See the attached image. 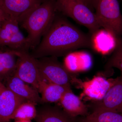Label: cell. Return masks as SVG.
I'll return each instance as SVG.
<instances>
[{
    "label": "cell",
    "mask_w": 122,
    "mask_h": 122,
    "mask_svg": "<svg viewBox=\"0 0 122 122\" xmlns=\"http://www.w3.org/2000/svg\"><path fill=\"white\" fill-rule=\"evenodd\" d=\"M91 47V35L85 33L56 14L50 28L30 54L36 59L58 57L66 56L78 49Z\"/></svg>",
    "instance_id": "obj_1"
},
{
    "label": "cell",
    "mask_w": 122,
    "mask_h": 122,
    "mask_svg": "<svg viewBox=\"0 0 122 122\" xmlns=\"http://www.w3.org/2000/svg\"><path fill=\"white\" fill-rule=\"evenodd\" d=\"M56 11L55 0H45L30 11L20 21L19 24L28 33L27 38L31 49L38 45L41 38L50 28Z\"/></svg>",
    "instance_id": "obj_2"
},
{
    "label": "cell",
    "mask_w": 122,
    "mask_h": 122,
    "mask_svg": "<svg viewBox=\"0 0 122 122\" xmlns=\"http://www.w3.org/2000/svg\"><path fill=\"white\" fill-rule=\"evenodd\" d=\"M95 14L100 27L116 38L122 36V15L118 0H95Z\"/></svg>",
    "instance_id": "obj_3"
},
{
    "label": "cell",
    "mask_w": 122,
    "mask_h": 122,
    "mask_svg": "<svg viewBox=\"0 0 122 122\" xmlns=\"http://www.w3.org/2000/svg\"><path fill=\"white\" fill-rule=\"evenodd\" d=\"M57 10L87 28L91 35L100 28L95 13L80 0H55Z\"/></svg>",
    "instance_id": "obj_4"
},
{
    "label": "cell",
    "mask_w": 122,
    "mask_h": 122,
    "mask_svg": "<svg viewBox=\"0 0 122 122\" xmlns=\"http://www.w3.org/2000/svg\"><path fill=\"white\" fill-rule=\"evenodd\" d=\"M37 59L39 73L42 80L58 85L70 86H76L79 80L75 73L70 72L54 56Z\"/></svg>",
    "instance_id": "obj_5"
},
{
    "label": "cell",
    "mask_w": 122,
    "mask_h": 122,
    "mask_svg": "<svg viewBox=\"0 0 122 122\" xmlns=\"http://www.w3.org/2000/svg\"><path fill=\"white\" fill-rule=\"evenodd\" d=\"M17 56L14 74L38 92L43 80L39 73L37 59L29 52H17Z\"/></svg>",
    "instance_id": "obj_6"
},
{
    "label": "cell",
    "mask_w": 122,
    "mask_h": 122,
    "mask_svg": "<svg viewBox=\"0 0 122 122\" xmlns=\"http://www.w3.org/2000/svg\"><path fill=\"white\" fill-rule=\"evenodd\" d=\"M92 105L93 111H108L122 113V73L115 79L103 98L94 102Z\"/></svg>",
    "instance_id": "obj_7"
},
{
    "label": "cell",
    "mask_w": 122,
    "mask_h": 122,
    "mask_svg": "<svg viewBox=\"0 0 122 122\" xmlns=\"http://www.w3.org/2000/svg\"><path fill=\"white\" fill-rule=\"evenodd\" d=\"M115 79H107L100 75L86 81L79 80L76 86L83 91V96L94 102L100 101L113 84Z\"/></svg>",
    "instance_id": "obj_8"
},
{
    "label": "cell",
    "mask_w": 122,
    "mask_h": 122,
    "mask_svg": "<svg viewBox=\"0 0 122 122\" xmlns=\"http://www.w3.org/2000/svg\"><path fill=\"white\" fill-rule=\"evenodd\" d=\"M5 87L16 95L36 104L42 103L38 91L14 74L5 82Z\"/></svg>",
    "instance_id": "obj_9"
},
{
    "label": "cell",
    "mask_w": 122,
    "mask_h": 122,
    "mask_svg": "<svg viewBox=\"0 0 122 122\" xmlns=\"http://www.w3.org/2000/svg\"><path fill=\"white\" fill-rule=\"evenodd\" d=\"M26 101L5 86L0 93V122H9L13 119L18 107Z\"/></svg>",
    "instance_id": "obj_10"
},
{
    "label": "cell",
    "mask_w": 122,
    "mask_h": 122,
    "mask_svg": "<svg viewBox=\"0 0 122 122\" xmlns=\"http://www.w3.org/2000/svg\"><path fill=\"white\" fill-rule=\"evenodd\" d=\"M5 11L19 23L30 11L42 2V0H0Z\"/></svg>",
    "instance_id": "obj_11"
},
{
    "label": "cell",
    "mask_w": 122,
    "mask_h": 122,
    "mask_svg": "<svg viewBox=\"0 0 122 122\" xmlns=\"http://www.w3.org/2000/svg\"><path fill=\"white\" fill-rule=\"evenodd\" d=\"M62 110L71 117L86 115L87 106L72 90L66 92L59 101Z\"/></svg>",
    "instance_id": "obj_12"
},
{
    "label": "cell",
    "mask_w": 122,
    "mask_h": 122,
    "mask_svg": "<svg viewBox=\"0 0 122 122\" xmlns=\"http://www.w3.org/2000/svg\"><path fill=\"white\" fill-rule=\"evenodd\" d=\"M36 122H76L58 107L45 105L37 110Z\"/></svg>",
    "instance_id": "obj_13"
},
{
    "label": "cell",
    "mask_w": 122,
    "mask_h": 122,
    "mask_svg": "<svg viewBox=\"0 0 122 122\" xmlns=\"http://www.w3.org/2000/svg\"><path fill=\"white\" fill-rule=\"evenodd\" d=\"M72 90L70 86H65L42 81L38 92L41 95L42 103L59 102L66 92Z\"/></svg>",
    "instance_id": "obj_14"
},
{
    "label": "cell",
    "mask_w": 122,
    "mask_h": 122,
    "mask_svg": "<svg viewBox=\"0 0 122 122\" xmlns=\"http://www.w3.org/2000/svg\"><path fill=\"white\" fill-rule=\"evenodd\" d=\"M92 47L104 54L113 51L116 45V38L105 30H98L91 35Z\"/></svg>",
    "instance_id": "obj_15"
},
{
    "label": "cell",
    "mask_w": 122,
    "mask_h": 122,
    "mask_svg": "<svg viewBox=\"0 0 122 122\" xmlns=\"http://www.w3.org/2000/svg\"><path fill=\"white\" fill-rule=\"evenodd\" d=\"M17 57V52L0 51V81L2 83L15 73Z\"/></svg>",
    "instance_id": "obj_16"
},
{
    "label": "cell",
    "mask_w": 122,
    "mask_h": 122,
    "mask_svg": "<svg viewBox=\"0 0 122 122\" xmlns=\"http://www.w3.org/2000/svg\"><path fill=\"white\" fill-rule=\"evenodd\" d=\"M19 24L17 19L11 16L4 21L0 30V50L6 48L10 41L20 30Z\"/></svg>",
    "instance_id": "obj_17"
},
{
    "label": "cell",
    "mask_w": 122,
    "mask_h": 122,
    "mask_svg": "<svg viewBox=\"0 0 122 122\" xmlns=\"http://www.w3.org/2000/svg\"><path fill=\"white\" fill-rule=\"evenodd\" d=\"M80 122H122V113L108 111H93Z\"/></svg>",
    "instance_id": "obj_18"
},
{
    "label": "cell",
    "mask_w": 122,
    "mask_h": 122,
    "mask_svg": "<svg viewBox=\"0 0 122 122\" xmlns=\"http://www.w3.org/2000/svg\"><path fill=\"white\" fill-rule=\"evenodd\" d=\"M118 69L122 73V37L116 38V45L112 55L107 61L104 72L105 75L113 73V68Z\"/></svg>",
    "instance_id": "obj_19"
},
{
    "label": "cell",
    "mask_w": 122,
    "mask_h": 122,
    "mask_svg": "<svg viewBox=\"0 0 122 122\" xmlns=\"http://www.w3.org/2000/svg\"><path fill=\"white\" fill-rule=\"evenodd\" d=\"M36 105L34 103L29 101L22 103L15 112L13 119L15 120L23 119L31 120L35 119L37 114Z\"/></svg>",
    "instance_id": "obj_20"
},
{
    "label": "cell",
    "mask_w": 122,
    "mask_h": 122,
    "mask_svg": "<svg viewBox=\"0 0 122 122\" xmlns=\"http://www.w3.org/2000/svg\"><path fill=\"white\" fill-rule=\"evenodd\" d=\"M9 16L5 11L0 1V20H5Z\"/></svg>",
    "instance_id": "obj_21"
},
{
    "label": "cell",
    "mask_w": 122,
    "mask_h": 122,
    "mask_svg": "<svg viewBox=\"0 0 122 122\" xmlns=\"http://www.w3.org/2000/svg\"><path fill=\"white\" fill-rule=\"evenodd\" d=\"M86 5L92 11H94L95 0H80Z\"/></svg>",
    "instance_id": "obj_22"
},
{
    "label": "cell",
    "mask_w": 122,
    "mask_h": 122,
    "mask_svg": "<svg viewBox=\"0 0 122 122\" xmlns=\"http://www.w3.org/2000/svg\"><path fill=\"white\" fill-rule=\"evenodd\" d=\"M5 86L2 82L0 81V93L1 92L2 90L5 88Z\"/></svg>",
    "instance_id": "obj_23"
},
{
    "label": "cell",
    "mask_w": 122,
    "mask_h": 122,
    "mask_svg": "<svg viewBox=\"0 0 122 122\" xmlns=\"http://www.w3.org/2000/svg\"><path fill=\"white\" fill-rule=\"evenodd\" d=\"M31 122V120H15V122Z\"/></svg>",
    "instance_id": "obj_24"
},
{
    "label": "cell",
    "mask_w": 122,
    "mask_h": 122,
    "mask_svg": "<svg viewBox=\"0 0 122 122\" xmlns=\"http://www.w3.org/2000/svg\"><path fill=\"white\" fill-rule=\"evenodd\" d=\"M5 20H0V30L1 28V26H2L3 22H4Z\"/></svg>",
    "instance_id": "obj_25"
},
{
    "label": "cell",
    "mask_w": 122,
    "mask_h": 122,
    "mask_svg": "<svg viewBox=\"0 0 122 122\" xmlns=\"http://www.w3.org/2000/svg\"><path fill=\"white\" fill-rule=\"evenodd\" d=\"M0 51H1V50H0Z\"/></svg>",
    "instance_id": "obj_26"
},
{
    "label": "cell",
    "mask_w": 122,
    "mask_h": 122,
    "mask_svg": "<svg viewBox=\"0 0 122 122\" xmlns=\"http://www.w3.org/2000/svg\"></svg>",
    "instance_id": "obj_27"
}]
</instances>
